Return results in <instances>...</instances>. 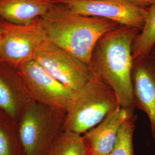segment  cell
Masks as SVG:
<instances>
[{
    "mask_svg": "<svg viewBox=\"0 0 155 155\" xmlns=\"http://www.w3.org/2000/svg\"><path fill=\"white\" fill-rule=\"evenodd\" d=\"M136 118V115L133 113L124 123L116 144L109 155H134L133 135Z\"/></svg>",
    "mask_w": 155,
    "mask_h": 155,
    "instance_id": "obj_16",
    "label": "cell"
},
{
    "mask_svg": "<svg viewBox=\"0 0 155 155\" xmlns=\"http://www.w3.org/2000/svg\"><path fill=\"white\" fill-rule=\"evenodd\" d=\"M33 60L74 92L95 77L88 64L48 39L40 45Z\"/></svg>",
    "mask_w": 155,
    "mask_h": 155,
    "instance_id": "obj_6",
    "label": "cell"
},
{
    "mask_svg": "<svg viewBox=\"0 0 155 155\" xmlns=\"http://www.w3.org/2000/svg\"><path fill=\"white\" fill-rule=\"evenodd\" d=\"M133 3L137 5L144 8H149L151 6H155V0H131Z\"/></svg>",
    "mask_w": 155,
    "mask_h": 155,
    "instance_id": "obj_17",
    "label": "cell"
},
{
    "mask_svg": "<svg viewBox=\"0 0 155 155\" xmlns=\"http://www.w3.org/2000/svg\"><path fill=\"white\" fill-rule=\"evenodd\" d=\"M66 112L33 101L18 120L24 155H46L63 131Z\"/></svg>",
    "mask_w": 155,
    "mask_h": 155,
    "instance_id": "obj_4",
    "label": "cell"
},
{
    "mask_svg": "<svg viewBox=\"0 0 155 155\" xmlns=\"http://www.w3.org/2000/svg\"><path fill=\"white\" fill-rule=\"evenodd\" d=\"M1 33H2V26H1V22H0V40H1Z\"/></svg>",
    "mask_w": 155,
    "mask_h": 155,
    "instance_id": "obj_19",
    "label": "cell"
},
{
    "mask_svg": "<svg viewBox=\"0 0 155 155\" xmlns=\"http://www.w3.org/2000/svg\"><path fill=\"white\" fill-rule=\"evenodd\" d=\"M0 62L17 68L34 59L35 52L47 39L41 18L18 24L0 18Z\"/></svg>",
    "mask_w": 155,
    "mask_h": 155,
    "instance_id": "obj_5",
    "label": "cell"
},
{
    "mask_svg": "<svg viewBox=\"0 0 155 155\" xmlns=\"http://www.w3.org/2000/svg\"><path fill=\"white\" fill-rule=\"evenodd\" d=\"M139 31L124 26L106 33L96 45L89 64L94 76L113 90L123 107L134 109L132 45Z\"/></svg>",
    "mask_w": 155,
    "mask_h": 155,
    "instance_id": "obj_1",
    "label": "cell"
},
{
    "mask_svg": "<svg viewBox=\"0 0 155 155\" xmlns=\"http://www.w3.org/2000/svg\"><path fill=\"white\" fill-rule=\"evenodd\" d=\"M151 54H152L153 55H154L155 56V47H154V48H153V50L152 51V52H151Z\"/></svg>",
    "mask_w": 155,
    "mask_h": 155,
    "instance_id": "obj_18",
    "label": "cell"
},
{
    "mask_svg": "<svg viewBox=\"0 0 155 155\" xmlns=\"http://www.w3.org/2000/svg\"><path fill=\"white\" fill-rule=\"evenodd\" d=\"M46 155H89L82 136L62 131Z\"/></svg>",
    "mask_w": 155,
    "mask_h": 155,
    "instance_id": "obj_15",
    "label": "cell"
},
{
    "mask_svg": "<svg viewBox=\"0 0 155 155\" xmlns=\"http://www.w3.org/2000/svg\"><path fill=\"white\" fill-rule=\"evenodd\" d=\"M134 40L132 45L133 59L148 55L155 45V6L147 9L144 26Z\"/></svg>",
    "mask_w": 155,
    "mask_h": 155,
    "instance_id": "obj_14",
    "label": "cell"
},
{
    "mask_svg": "<svg viewBox=\"0 0 155 155\" xmlns=\"http://www.w3.org/2000/svg\"><path fill=\"white\" fill-rule=\"evenodd\" d=\"M134 113V109L118 106L97 126L82 136L89 154L109 155L116 143L124 123Z\"/></svg>",
    "mask_w": 155,
    "mask_h": 155,
    "instance_id": "obj_10",
    "label": "cell"
},
{
    "mask_svg": "<svg viewBox=\"0 0 155 155\" xmlns=\"http://www.w3.org/2000/svg\"><path fill=\"white\" fill-rule=\"evenodd\" d=\"M133 106L144 111L150 120L155 140V56L134 59L132 72Z\"/></svg>",
    "mask_w": 155,
    "mask_h": 155,
    "instance_id": "obj_9",
    "label": "cell"
},
{
    "mask_svg": "<svg viewBox=\"0 0 155 155\" xmlns=\"http://www.w3.org/2000/svg\"><path fill=\"white\" fill-rule=\"evenodd\" d=\"M0 155H24L18 122L0 110Z\"/></svg>",
    "mask_w": 155,
    "mask_h": 155,
    "instance_id": "obj_13",
    "label": "cell"
},
{
    "mask_svg": "<svg viewBox=\"0 0 155 155\" xmlns=\"http://www.w3.org/2000/svg\"><path fill=\"white\" fill-rule=\"evenodd\" d=\"M16 70L34 101L67 112L75 92L51 76L34 60Z\"/></svg>",
    "mask_w": 155,
    "mask_h": 155,
    "instance_id": "obj_7",
    "label": "cell"
},
{
    "mask_svg": "<svg viewBox=\"0 0 155 155\" xmlns=\"http://www.w3.org/2000/svg\"><path fill=\"white\" fill-rule=\"evenodd\" d=\"M52 1H53V2H54V1H55V0H52Z\"/></svg>",
    "mask_w": 155,
    "mask_h": 155,
    "instance_id": "obj_21",
    "label": "cell"
},
{
    "mask_svg": "<svg viewBox=\"0 0 155 155\" xmlns=\"http://www.w3.org/2000/svg\"><path fill=\"white\" fill-rule=\"evenodd\" d=\"M89 155H101L100 154H97V153H91V154H90Z\"/></svg>",
    "mask_w": 155,
    "mask_h": 155,
    "instance_id": "obj_20",
    "label": "cell"
},
{
    "mask_svg": "<svg viewBox=\"0 0 155 155\" xmlns=\"http://www.w3.org/2000/svg\"><path fill=\"white\" fill-rule=\"evenodd\" d=\"M54 2L52 0H0V18L27 24L41 18Z\"/></svg>",
    "mask_w": 155,
    "mask_h": 155,
    "instance_id": "obj_12",
    "label": "cell"
},
{
    "mask_svg": "<svg viewBox=\"0 0 155 155\" xmlns=\"http://www.w3.org/2000/svg\"><path fill=\"white\" fill-rule=\"evenodd\" d=\"M33 101L16 68L0 62V110L18 122L22 111Z\"/></svg>",
    "mask_w": 155,
    "mask_h": 155,
    "instance_id": "obj_11",
    "label": "cell"
},
{
    "mask_svg": "<svg viewBox=\"0 0 155 155\" xmlns=\"http://www.w3.org/2000/svg\"><path fill=\"white\" fill-rule=\"evenodd\" d=\"M78 14L104 18L140 30L144 26L147 9L131 0H55Z\"/></svg>",
    "mask_w": 155,
    "mask_h": 155,
    "instance_id": "obj_8",
    "label": "cell"
},
{
    "mask_svg": "<svg viewBox=\"0 0 155 155\" xmlns=\"http://www.w3.org/2000/svg\"><path fill=\"white\" fill-rule=\"evenodd\" d=\"M41 18L49 41L89 66L98 41L117 25L106 19L78 14L58 3Z\"/></svg>",
    "mask_w": 155,
    "mask_h": 155,
    "instance_id": "obj_2",
    "label": "cell"
},
{
    "mask_svg": "<svg viewBox=\"0 0 155 155\" xmlns=\"http://www.w3.org/2000/svg\"><path fill=\"white\" fill-rule=\"evenodd\" d=\"M119 106L113 90L100 79L94 77L75 92L67 111L63 130L81 135L84 134Z\"/></svg>",
    "mask_w": 155,
    "mask_h": 155,
    "instance_id": "obj_3",
    "label": "cell"
}]
</instances>
